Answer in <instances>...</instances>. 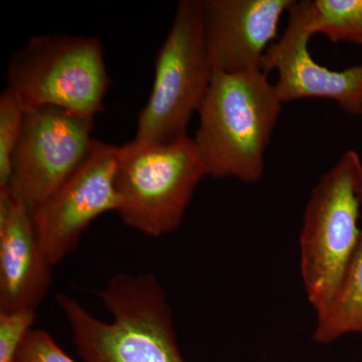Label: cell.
Listing matches in <instances>:
<instances>
[{
	"mask_svg": "<svg viewBox=\"0 0 362 362\" xmlns=\"http://www.w3.org/2000/svg\"><path fill=\"white\" fill-rule=\"evenodd\" d=\"M99 296L111 321L92 315L75 298L57 294L84 362H187L181 354L168 296L152 274L117 273Z\"/></svg>",
	"mask_w": 362,
	"mask_h": 362,
	"instance_id": "obj_1",
	"label": "cell"
},
{
	"mask_svg": "<svg viewBox=\"0 0 362 362\" xmlns=\"http://www.w3.org/2000/svg\"><path fill=\"white\" fill-rule=\"evenodd\" d=\"M282 105L263 70L214 71L192 138L207 176L258 182Z\"/></svg>",
	"mask_w": 362,
	"mask_h": 362,
	"instance_id": "obj_2",
	"label": "cell"
},
{
	"mask_svg": "<svg viewBox=\"0 0 362 362\" xmlns=\"http://www.w3.org/2000/svg\"><path fill=\"white\" fill-rule=\"evenodd\" d=\"M362 161L345 152L312 188L300 235V273L316 321L334 301L361 235Z\"/></svg>",
	"mask_w": 362,
	"mask_h": 362,
	"instance_id": "obj_3",
	"label": "cell"
},
{
	"mask_svg": "<svg viewBox=\"0 0 362 362\" xmlns=\"http://www.w3.org/2000/svg\"><path fill=\"white\" fill-rule=\"evenodd\" d=\"M204 176L206 168L189 136L170 143L131 140L117 152L116 213L136 232L163 237L181 225Z\"/></svg>",
	"mask_w": 362,
	"mask_h": 362,
	"instance_id": "obj_4",
	"label": "cell"
},
{
	"mask_svg": "<svg viewBox=\"0 0 362 362\" xmlns=\"http://www.w3.org/2000/svg\"><path fill=\"white\" fill-rule=\"evenodd\" d=\"M111 81L96 37L37 35L9 61L6 90L23 111L57 107L95 118Z\"/></svg>",
	"mask_w": 362,
	"mask_h": 362,
	"instance_id": "obj_5",
	"label": "cell"
},
{
	"mask_svg": "<svg viewBox=\"0 0 362 362\" xmlns=\"http://www.w3.org/2000/svg\"><path fill=\"white\" fill-rule=\"evenodd\" d=\"M202 0H182L157 54L153 84L133 139L175 142L187 137L213 78Z\"/></svg>",
	"mask_w": 362,
	"mask_h": 362,
	"instance_id": "obj_6",
	"label": "cell"
},
{
	"mask_svg": "<svg viewBox=\"0 0 362 362\" xmlns=\"http://www.w3.org/2000/svg\"><path fill=\"white\" fill-rule=\"evenodd\" d=\"M95 118L57 107L25 112L9 187L37 209L83 163L89 154Z\"/></svg>",
	"mask_w": 362,
	"mask_h": 362,
	"instance_id": "obj_7",
	"label": "cell"
},
{
	"mask_svg": "<svg viewBox=\"0 0 362 362\" xmlns=\"http://www.w3.org/2000/svg\"><path fill=\"white\" fill-rule=\"evenodd\" d=\"M117 152L118 146L95 139L75 173L32 211L35 235L52 266L77 249L93 221L116 213Z\"/></svg>",
	"mask_w": 362,
	"mask_h": 362,
	"instance_id": "obj_8",
	"label": "cell"
},
{
	"mask_svg": "<svg viewBox=\"0 0 362 362\" xmlns=\"http://www.w3.org/2000/svg\"><path fill=\"white\" fill-rule=\"evenodd\" d=\"M282 37L269 47L262 70L276 71L275 88L282 103L308 98L337 102L343 111L362 115V65L342 71L330 70L312 58L309 42L313 37L306 1H294Z\"/></svg>",
	"mask_w": 362,
	"mask_h": 362,
	"instance_id": "obj_9",
	"label": "cell"
},
{
	"mask_svg": "<svg viewBox=\"0 0 362 362\" xmlns=\"http://www.w3.org/2000/svg\"><path fill=\"white\" fill-rule=\"evenodd\" d=\"M214 71L262 70L281 18L294 0H202Z\"/></svg>",
	"mask_w": 362,
	"mask_h": 362,
	"instance_id": "obj_10",
	"label": "cell"
},
{
	"mask_svg": "<svg viewBox=\"0 0 362 362\" xmlns=\"http://www.w3.org/2000/svg\"><path fill=\"white\" fill-rule=\"evenodd\" d=\"M32 211L11 187H0V311H37L52 280Z\"/></svg>",
	"mask_w": 362,
	"mask_h": 362,
	"instance_id": "obj_11",
	"label": "cell"
},
{
	"mask_svg": "<svg viewBox=\"0 0 362 362\" xmlns=\"http://www.w3.org/2000/svg\"><path fill=\"white\" fill-rule=\"evenodd\" d=\"M349 333L362 334V221L356 254L329 310L317 320L313 339L319 344H329Z\"/></svg>",
	"mask_w": 362,
	"mask_h": 362,
	"instance_id": "obj_12",
	"label": "cell"
},
{
	"mask_svg": "<svg viewBox=\"0 0 362 362\" xmlns=\"http://www.w3.org/2000/svg\"><path fill=\"white\" fill-rule=\"evenodd\" d=\"M307 8L313 35L362 45V0H307Z\"/></svg>",
	"mask_w": 362,
	"mask_h": 362,
	"instance_id": "obj_13",
	"label": "cell"
},
{
	"mask_svg": "<svg viewBox=\"0 0 362 362\" xmlns=\"http://www.w3.org/2000/svg\"><path fill=\"white\" fill-rule=\"evenodd\" d=\"M25 111L11 93L0 96V187H9L16 150L23 133Z\"/></svg>",
	"mask_w": 362,
	"mask_h": 362,
	"instance_id": "obj_14",
	"label": "cell"
},
{
	"mask_svg": "<svg viewBox=\"0 0 362 362\" xmlns=\"http://www.w3.org/2000/svg\"><path fill=\"white\" fill-rule=\"evenodd\" d=\"M37 311H0V362H14Z\"/></svg>",
	"mask_w": 362,
	"mask_h": 362,
	"instance_id": "obj_15",
	"label": "cell"
},
{
	"mask_svg": "<svg viewBox=\"0 0 362 362\" xmlns=\"http://www.w3.org/2000/svg\"><path fill=\"white\" fill-rule=\"evenodd\" d=\"M14 362H77L64 351L47 331L33 328L26 335Z\"/></svg>",
	"mask_w": 362,
	"mask_h": 362,
	"instance_id": "obj_16",
	"label": "cell"
}]
</instances>
